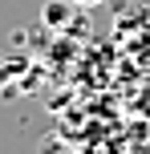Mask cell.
<instances>
[{"instance_id":"6da1fadb","label":"cell","mask_w":150,"mask_h":154,"mask_svg":"<svg viewBox=\"0 0 150 154\" xmlns=\"http://www.w3.org/2000/svg\"><path fill=\"white\" fill-rule=\"evenodd\" d=\"M41 20H45L49 29H65V20H69V4H65V0H49V4L41 8Z\"/></svg>"},{"instance_id":"7a4b0ae2","label":"cell","mask_w":150,"mask_h":154,"mask_svg":"<svg viewBox=\"0 0 150 154\" xmlns=\"http://www.w3.org/2000/svg\"><path fill=\"white\" fill-rule=\"evenodd\" d=\"M41 154H65V146L57 138H45V142H41Z\"/></svg>"},{"instance_id":"3957f363","label":"cell","mask_w":150,"mask_h":154,"mask_svg":"<svg viewBox=\"0 0 150 154\" xmlns=\"http://www.w3.org/2000/svg\"><path fill=\"white\" fill-rule=\"evenodd\" d=\"M73 4H102V0H73Z\"/></svg>"}]
</instances>
